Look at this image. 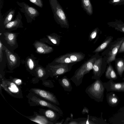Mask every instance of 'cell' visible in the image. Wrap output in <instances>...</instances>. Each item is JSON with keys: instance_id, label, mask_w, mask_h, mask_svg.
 Returning <instances> with one entry per match:
<instances>
[{"instance_id": "1", "label": "cell", "mask_w": 124, "mask_h": 124, "mask_svg": "<svg viewBox=\"0 0 124 124\" xmlns=\"http://www.w3.org/2000/svg\"><path fill=\"white\" fill-rule=\"evenodd\" d=\"M100 56L99 53H95L76 70L74 75L70 78L76 86H79L82 84L84 76L93 70L96 60Z\"/></svg>"}, {"instance_id": "2", "label": "cell", "mask_w": 124, "mask_h": 124, "mask_svg": "<svg viewBox=\"0 0 124 124\" xmlns=\"http://www.w3.org/2000/svg\"><path fill=\"white\" fill-rule=\"evenodd\" d=\"M105 89L103 83L99 78L88 86L85 92L91 99L98 102H102Z\"/></svg>"}, {"instance_id": "3", "label": "cell", "mask_w": 124, "mask_h": 124, "mask_svg": "<svg viewBox=\"0 0 124 124\" xmlns=\"http://www.w3.org/2000/svg\"><path fill=\"white\" fill-rule=\"evenodd\" d=\"M56 21L62 28L68 29L69 24L66 15L57 0H50Z\"/></svg>"}, {"instance_id": "4", "label": "cell", "mask_w": 124, "mask_h": 124, "mask_svg": "<svg viewBox=\"0 0 124 124\" xmlns=\"http://www.w3.org/2000/svg\"><path fill=\"white\" fill-rule=\"evenodd\" d=\"M124 40V36L112 41L108 47L103 51L101 55L105 57L107 64L115 61L120 47Z\"/></svg>"}, {"instance_id": "5", "label": "cell", "mask_w": 124, "mask_h": 124, "mask_svg": "<svg viewBox=\"0 0 124 124\" xmlns=\"http://www.w3.org/2000/svg\"><path fill=\"white\" fill-rule=\"evenodd\" d=\"M107 65L106 58L101 55L96 60L93 66V79L99 78L105 72Z\"/></svg>"}, {"instance_id": "6", "label": "cell", "mask_w": 124, "mask_h": 124, "mask_svg": "<svg viewBox=\"0 0 124 124\" xmlns=\"http://www.w3.org/2000/svg\"><path fill=\"white\" fill-rule=\"evenodd\" d=\"M76 63H61L49 66L51 76L53 77L63 75L70 71L72 66Z\"/></svg>"}, {"instance_id": "7", "label": "cell", "mask_w": 124, "mask_h": 124, "mask_svg": "<svg viewBox=\"0 0 124 124\" xmlns=\"http://www.w3.org/2000/svg\"><path fill=\"white\" fill-rule=\"evenodd\" d=\"M31 91L40 97L53 104L59 105L60 104L55 96L53 93L45 90L37 88H33Z\"/></svg>"}, {"instance_id": "8", "label": "cell", "mask_w": 124, "mask_h": 124, "mask_svg": "<svg viewBox=\"0 0 124 124\" xmlns=\"http://www.w3.org/2000/svg\"><path fill=\"white\" fill-rule=\"evenodd\" d=\"M113 80L110 79L107 82L103 83L106 90L108 92H124V81L116 83Z\"/></svg>"}, {"instance_id": "9", "label": "cell", "mask_w": 124, "mask_h": 124, "mask_svg": "<svg viewBox=\"0 0 124 124\" xmlns=\"http://www.w3.org/2000/svg\"><path fill=\"white\" fill-rule=\"evenodd\" d=\"M31 100L33 102L38 105L48 107L57 112L60 116H62L63 115V112L61 109L54 104L50 103L35 96H33Z\"/></svg>"}, {"instance_id": "10", "label": "cell", "mask_w": 124, "mask_h": 124, "mask_svg": "<svg viewBox=\"0 0 124 124\" xmlns=\"http://www.w3.org/2000/svg\"><path fill=\"white\" fill-rule=\"evenodd\" d=\"M35 46L37 52L41 54L49 53L53 50L52 47L39 42H36L35 44Z\"/></svg>"}, {"instance_id": "11", "label": "cell", "mask_w": 124, "mask_h": 124, "mask_svg": "<svg viewBox=\"0 0 124 124\" xmlns=\"http://www.w3.org/2000/svg\"><path fill=\"white\" fill-rule=\"evenodd\" d=\"M106 100L109 105L114 107L117 106L119 103V99L117 96L113 92H110L107 94Z\"/></svg>"}, {"instance_id": "12", "label": "cell", "mask_w": 124, "mask_h": 124, "mask_svg": "<svg viewBox=\"0 0 124 124\" xmlns=\"http://www.w3.org/2000/svg\"><path fill=\"white\" fill-rule=\"evenodd\" d=\"M113 39V37L111 36H108L102 43L92 52L95 53H99L103 51L108 47L110 43L112 41Z\"/></svg>"}, {"instance_id": "13", "label": "cell", "mask_w": 124, "mask_h": 124, "mask_svg": "<svg viewBox=\"0 0 124 124\" xmlns=\"http://www.w3.org/2000/svg\"><path fill=\"white\" fill-rule=\"evenodd\" d=\"M70 79L68 78L66 76H64L62 78L58 79V82L60 85L65 91L70 92L72 89Z\"/></svg>"}, {"instance_id": "14", "label": "cell", "mask_w": 124, "mask_h": 124, "mask_svg": "<svg viewBox=\"0 0 124 124\" xmlns=\"http://www.w3.org/2000/svg\"><path fill=\"white\" fill-rule=\"evenodd\" d=\"M109 27L114 28L117 31L124 33V23L120 19H115L114 21L107 23Z\"/></svg>"}, {"instance_id": "15", "label": "cell", "mask_w": 124, "mask_h": 124, "mask_svg": "<svg viewBox=\"0 0 124 124\" xmlns=\"http://www.w3.org/2000/svg\"><path fill=\"white\" fill-rule=\"evenodd\" d=\"M105 76L106 78L108 79L113 80L117 79V75L116 72L111 63L107 64L105 71Z\"/></svg>"}, {"instance_id": "16", "label": "cell", "mask_w": 124, "mask_h": 124, "mask_svg": "<svg viewBox=\"0 0 124 124\" xmlns=\"http://www.w3.org/2000/svg\"><path fill=\"white\" fill-rule=\"evenodd\" d=\"M114 61L115 67L117 73L120 77H121L124 72V58H116Z\"/></svg>"}, {"instance_id": "17", "label": "cell", "mask_w": 124, "mask_h": 124, "mask_svg": "<svg viewBox=\"0 0 124 124\" xmlns=\"http://www.w3.org/2000/svg\"><path fill=\"white\" fill-rule=\"evenodd\" d=\"M100 118H97L94 116H89L88 115L87 119L80 122L79 124H104V122L102 118V114Z\"/></svg>"}, {"instance_id": "18", "label": "cell", "mask_w": 124, "mask_h": 124, "mask_svg": "<svg viewBox=\"0 0 124 124\" xmlns=\"http://www.w3.org/2000/svg\"><path fill=\"white\" fill-rule=\"evenodd\" d=\"M69 57L73 62L77 63L84 59L85 55L81 52H73L67 53Z\"/></svg>"}, {"instance_id": "19", "label": "cell", "mask_w": 124, "mask_h": 124, "mask_svg": "<svg viewBox=\"0 0 124 124\" xmlns=\"http://www.w3.org/2000/svg\"><path fill=\"white\" fill-rule=\"evenodd\" d=\"M4 46L5 47V50L8 64L10 66H13L17 63V57L6 47Z\"/></svg>"}, {"instance_id": "20", "label": "cell", "mask_w": 124, "mask_h": 124, "mask_svg": "<svg viewBox=\"0 0 124 124\" xmlns=\"http://www.w3.org/2000/svg\"><path fill=\"white\" fill-rule=\"evenodd\" d=\"M53 62L55 64L54 65L61 63H74L71 61L68 56L67 53L61 55L56 58L54 61Z\"/></svg>"}, {"instance_id": "21", "label": "cell", "mask_w": 124, "mask_h": 124, "mask_svg": "<svg viewBox=\"0 0 124 124\" xmlns=\"http://www.w3.org/2000/svg\"><path fill=\"white\" fill-rule=\"evenodd\" d=\"M53 110L48 109L46 110L45 113L46 116L55 124L59 118L60 114L57 112Z\"/></svg>"}, {"instance_id": "22", "label": "cell", "mask_w": 124, "mask_h": 124, "mask_svg": "<svg viewBox=\"0 0 124 124\" xmlns=\"http://www.w3.org/2000/svg\"><path fill=\"white\" fill-rule=\"evenodd\" d=\"M82 7L87 13L90 16L93 14V8L90 0H81Z\"/></svg>"}, {"instance_id": "23", "label": "cell", "mask_w": 124, "mask_h": 124, "mask_svg": "<svg viewBox=\"0 0 124 124\" xmlns=\"http://www.w3.org/2000/svg\"><path fill=\"white\" fill-rule=\"evenodd\" d=\"M4 35L6 40L8 44L12 46L15 45L16 38L15 34L6 32L4 33Z\"/></svg>"}, {"instance_id": "24", "label": "cell", "mask_w": 124, "mask_h": 124, "mask_svg": "<svg viewBox=\"0 0 124 124\" xmlns=\"http://www.w3.org/2000/svg\"><path fill=\"white\" fill-rule=\"evenodd\" d=\"M24 5L26 12L31 17H34L38 15V12L35 9L25 4Z\"/></svg>"}, {"instance_id": "25", "label": "cell", "mask_w": 124, "mask_h": 124, "mask_svg": "<svg viewBox=\"0 0 124 124\" xmlns=\"http://www.w3.org/2000/svg\"><path fill=\"white\" fill-rule=\"evenodd\" d=\"M53 44L59 45L60 43L62 36L57 34L53 35H48L47 36Z\"/></svg>"}, {"instance_id": "26", "label": "cell", "mask_w": 124, "mask_h": 124, "mask_svg": "<svg viewBox=\"0 0 124 124\" xmlns=\"http://www.w3.org/2000/svg\"><path fill=\"white\" fill-rule=\"evenodd\" d=\"M31 120L40 124H53L52 122L48 121L46 118L42 116H38Z\"/></svg>"}, {"instance_id": "27", "label": "cell", "mask_w": 124, "mask_h": 124, "mask_svg": "<svg viewBox=\"0 0 124 124\" xmlns=\"http://www.w3.org/2000/svg\"><path fill=\"white\" fill-rule=\"evenodd\" d=\"M101 31L98 27L96 28L93 30L89 34L88 37L89 41H91L97 36H98L99 33Z\"/></svg>"}, {"instance_id": "28", "label": "cell", "mask_w": 124, "mask_h": 124, "mask_svg": "<svg viewBox=\"0 0 124 124\" xmlns=\"http://www.w3.org/2000/svg\"><path fill=\"white\" fill-rule=\"evenodd\" d=\"M70 120L68 124H79L80 122L86 120L87 118H77L73 119V114H70Z\"/></svg>"}, {"instance_id": "29", "label": "cell", "mask_w": 124, "mask_h": 124, "mask_svg": "<svg viewBox=\"0 0 124 124\" xmlns=\"http://www.w3.org/2000/svg\"><path fill=\"white\" fill-rule=\"evenodd\" d=\"M20 21L16 19L13 21L9 22L5 25V27L7 29H10L15 27L19 24Z\"/></svg>"}, {"instance_id": "30", "label": "cell", "mask_w": 124, "mask_h": 124, "mask_svg": "<svg viewBox=\"0 0 124 124\" xmlns=\"http://www.w3.org/2000/svg\"><path fill=\"white\" fill-rule=\"evenodd\" d=\"M108 3L115 6L124 5V0H109Z\"/></svg>"}, {"instance_id": "31", "label": "cell", "mask_w": 124, "mask_h": 124, "mask_svg": "<svg viewBox=\"0 0 124 124\" xmlns=\"http://www.w3.org/2000/svg\"><path fill=\"white\" fill-rule=\"evenodd\" d=\"M14 11L12 10L7 15L4 21V24L5 25L11 20L13 15Z\"/></svg>"}, {"instance_id": "32", "label": "cell", "mask_w": 124, "mask_h": 124, "mask_svg": "<svg viewBox=\"0 0 124 124\" xmlns=\"http://www.w3.org/2000/svg\"><path fill=\"white\" fill-rule=\"evenodd\" d=\"M27 63L30 69L32 70L34 66V63L33 60L30 58L28 59L27 61Z\"/></svg>"}, {"instance_id": "33", "label": "cell", "mask_w": 124, "mask_h": 124, "mask_svg": "<svg viewBox=\"0 0 124 124\" xmlns=\"http://www.w3.org/2000/svg\"><path fill=\"white\" fill-rule=\"evenodd\" d=\"M29 0L31 2L40 8H42L43 6V5L41 0Z\"/></svg>"}, {"instance_id": "34", "label": "cell", "mask_w": 124, "mask_h": 124, "mask_svg": "<svg viewBox=\"0 0 124 124\" xmlns=\"http://www.w3.org/2000/svg\"><path fill=\"white\" fill-rule=\"evenodd\" d=\"M10 87L9 89L10 90L13 92H17L18 91V89L16 85L12 83L10 84Z\"/></svg>"}, {"instance_id": "35", "label": "cell", "mask_w": 124, "mask_h": 124, "mask_svg": "<svg viewBox=\"0 0 124 124\" xmlns=\"http://www.w3.org/2000/svg\"><path fill=\"white\" fill-rule=\"evenodd\" d=\"M44 71L43 69L41 68H39L37 71V74L39 77L41 78L43 75Z\"/></svg>"}, {"instance_id": "36", "label": "cell", "mask_w": 124, "mask_h": 124, "mask_svg": "<svg viewBox=\"0 0 124 124\" xmlns=\"http://www.w3.org/2000/svg\"><path fill=\"white\" fill-rule=\"evenodd\" d=\"M124 53V40L122 43L118 51V54Z\"/></svg>"}, {"instance_id": "37", "label": "cell", "mask_w": 124, "mask_h": 124, "mask_svg": "<svg viewBox=\"0 0 124 124\" xmlns=\"http://www.w3.org/2000/svg\"><path fill=\"white\" fill-rule=\"evenodd\" d=\"M3 45L1 40L0 41V62H1L2 60V58Z\"/></svg>"}, {"instance_id": "38", "label": "cell", "mask_w": 124, "mask_h": 124, "mask_svg": "<svg viewBox=\"0 0 124 124\" xmlns=\"http://www.w3.org/2000/svg\"><path fill=\"white\" fill-rule=\"evenodd\" d=\"M89 110L88 109L85 107H84L82 111V113L83 115L85 114V113L88 114L89 113Z\"/></svg>"}, {"instance_id": "39", "label": "cell", "mask_w": 124, "mask_h": 124, "mask_svg": "<svg viewBox=\"0 0 124 124\" xmlns=\"http://www.w3.org/2000/svg\"><path fill=\"white\" fill-rule=\"evenodd\" d=\"M70 118L69 117H68L65 120V121L63 123V124H68L70 120Z\"/></svg>"}, {"instance_id": "40", "label": "cell", "mask_w": 124, "mask_h": 124, "mask_svg": "<svg viewBox=\"0 0 124 124\" xmlns=\"http://www.w3.org/2000/svg\"><path fill=\"white\" fill-rule=\"evenodd\" d=\"M21 81L20 79H18L15 81L16 83L18 85H19L21 83Z\"/></svg>"}, {"instance_id": "41", "label": "cell", "mask_w": 124, "mask_h": 124, "mask_svg": "<svg viewBox=\"0 0 124 124\" xmlns=\"http://www.w3.org/2000/svg\"><path fill=\"white\" fill-rule=\"evenodd\" d=\"M64 121V119H63L60 122H57L56 123H55V124H63V122Z\"/></svg>"}, {"instance_id": "42", "label": "cell", "mask_w": 124, "mask_h": 124, "mask_svg": "<svg viewBox=\"0 0 124 124\" xmlns=\"http://www.w3.org/2000/svg\"><path fill=\"white\" fill-rule=\"evenodd\" d=\"M122 122H124V120L122 121Z\"/></svg>"}, {"instance_id": "43", "label": "cell", "mask_w": 124, "mask_h": 124, "mask_svg": "<svg viewBox=\"0 0 124 124\" xmlns=\"http://www.w3.org/2000/svg\"></svg>"}]
</instances>
